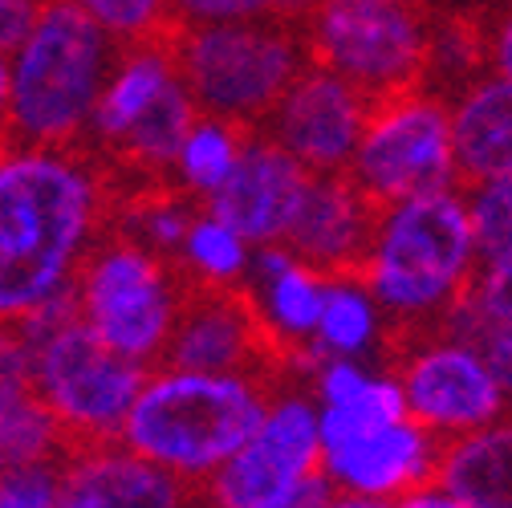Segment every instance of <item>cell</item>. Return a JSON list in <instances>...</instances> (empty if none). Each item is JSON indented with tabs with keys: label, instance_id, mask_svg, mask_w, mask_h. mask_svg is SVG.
I'll return each mask as SVG.
<instances>
[{
	"label": "cell",
	"instance_id": "1",
	"mask_svg": "<svg viewBox=\"0 0 512 508\" xmlns=\"http://www.w3.org/2000/svg\"><path fill=\"white\" fill-rule=\"evenodd\" d=\"M114 216V179L90 147H0V322L74 289V273Z\"/></svg>",
	"mask_w": 512,
	"mask_h": 508
},
{
	"label": "cell",
	"instance_id": "2",
	"mask_svg": "<svg viewBox=\"0 0 512 508\" xmlns=\"http://www.w3.org/2000/svg\"><path fill=\"white\" fill-rule=\"evenodd\" d=\"M277 387L281 383L248 374L155 366L147 370V383L118 439L143 460L200 488L261 427Z\"/></svg>",
	"mask_w": 512,
	"mask_h": 508
},
{
	"label": "cell",
	"instance_id": "3",
	"mask_svg": "<svg viewBox=\"0 0 512 508\" xmlns=\"http://www.w3.org/2000/svg\"><path fill=\"white\" fill-rule=\"evenodd\" d=\"M118 57L122 41H114L98 21H90L70 0H49L25 45L13 53V98L5 114L9 143H86Z\"/></svg>",
	"mask_w": 512,
	"mask_h": 508
},
{
	"label": "cell",
	"instance_id": "4",
	"mask_svg": "<svg viewBox=\"0 0 512 508\" xmlns=\"http://www.w3.org/2000/svg\"><path fill=\"white\" fill-rule=\"evenodd\" d=\"M472 269V212L456 187H447L435 196L395 204L382 216L362 289L391 309L387 334H411L443 322L447 309L464 297Z\"/></svg>",
	"mask_w": 512,
	"mask_h": 508
},
{
	"label": "cell",
	"instance_id": "5",
	"mask_svg": "<svg viewBox=\"0 0 512 508\" xmlns=\"http://www.w3.org/2000/svg\"><path fill=\"white\" fill-rule=\"evenodd\" d=\"M29 350V383L70 448L114 443L147 383V366L114 354L82 317L74 289L17 326Z\"/></svg>",
	"mask_w": 512,
	"mask_h": 508
},
{
	"label": "cell",
	"instance_id": "6",
	"mask_svg": "<svg viewBox=\"0 0 512 508\" xmlns=\"http://www.w3.org/2000/svg\"><path fill=\"white\" fill-rule=\"evenodd\" d=\"M175 61L200 114L240 122L248 131H256L305 66H313L305 29L285 17L179 25Z\"/></svg>",
	"mask_w": 512,
	"mask_h": 508
},
{
	"label": "cell",
	"instance_id": "7",
	"mask_svg": "<svg viewBox=\"0 0 512 508\" xmlns=\"http://www.w3.org/2000/svg\"><path fill=\"white\" fill-rule=\"evenodd\" d=\"M183 289H187L183 261L163 257V252L118 228L114 220L102 228V236L94 240V248L74 273L78 317L114 354L147 370L163 362Z\"/></svg>",
	"mask_w": 512,
	"mask_h": 508
},
{
	"label": "cell",
	"instance_id": "8",
	"mask_svg": "<svg viewBox=\"0 0 512 508\" xmlns=\"http://www.w3.org/2000/svg\"><path fill=\"white\" fill-rule=\"evenodd\" d=\"M309 61L350 86L370 102L407 90H427L431 57V17L423 5L395 0H317L301 21Z\"/></svg>",
	"mask_w": 512,
	"mask_h": 508
},
{
	"label": "cell",
	"instance_id": "9",
	"mask_svg": "<svg viewBox=\"0 0 512 508\" xmlns=\"http://www.w3.org/2000/svg\"><path fill=\"white\" fill-rule=\"evenodd\" d=\"M382 342L391 350V374L399 378L407 415L439 443L508 415L512 399L484 350L443 322L431 330L387 334Z\"/></svg>",
	"mask_w": 512,
	"mask_h": 508
},
{
	"label": "cell",
	"instance_id": "10",
	"mask_svg": "<svg viewBox=\"0 0 512 508\" xmlns=\"http://www.w3.org/2000/svg\"><path fill=\"white\" fill-rule=\"evenodd\" d=\"M346 175L382 208L456 187L447 102L423 86L374 102Z\"/></svg>",
	"mask_w": 512,
	"mask_h": 508
},
{
	"label": "cell",
	"instance_id": "11",
	"mask_svg": "<svg viewBox=\"0 0 512 508\" xmlns=\"http://www.w3.org/2000/svg\"><path fill=\"white\" fill-rule=\"evenodd\" d=\"M159 366L200 370V374H248V378L285 383V370L297 366V358L281 346L261 297L248 285L204 281L187 269L179 317Z\"/></svg>",
	"mask_w": 512,
	"mask_h": 508
},
{
	"label": "cell",
	"instance_id": "12",
	"mask_svg": "<svg viewBox=\"0 0 512 508\" xmlns=\"http://www.w3.org/2000/svg\"><path fill=\"white\" fill-rule=\"evenodd\" d=\"M317 484H322V415L309 395L281 383L261 427L200 484V504L281 508Z\"/></svg>",
	"mask_w": 512,
	"mask_h": 508
},
{
	"label": "cell",
	"instance_id": "13",
	"mask_svg": "<svg viewBox=\"0 0 512 508\" xmlns=\"http://www.w3.org/2000/svg\"><path fill=\"white\" fill-rule=\"evenodd\" d=\"M387 212L391 208L366 196L346 171L309 175V187L277 248L326 285H362Z\"/></svg>",
	"mask_w": 512,
	"mask_h": 508
},
{
	"label": "cell",
	"instance_id": "14",
	"mask_svg": "<svg viewBox=\"0 0 512 508\" xmlns=\"http://www.w3.org/2000/svg\"><path fill=\"white\" fill-rule=\"evenodd\" d=\"M370 110L374 102L358 86L322 66H305V74L289 86L277 110L256 126V135L289 151L313 175L346 171L362 143Z\"/></svg>",
	"mask_w": 512,
	"mask_h": 508
},
{
	"label": "cell",
	"instance_id": "15",
	"mask_svg": "<svg viewBox=\"0 0 512 508\" xmlns=\"http://www.w3.org/2000/svg\"><path fill=\"white\" fill-rule=\"evenodd\" d=\"M439 439L411 415L322 443V480L334 492L395 504L435 480Z\"/></svg>",
	"mask_w": 512,
	"mask_h": 508
},
{
	"label": "cell",
	"instance_id": "16",
	"mask_svg": "<svg viewBox=\"0 0 512 508\" xmlns=\"http://www.w3.org/2000/svg\"><path fill=\"white\" fill-rule=\"evenodd\" d=\"M309 167H301L289 151L252 135L228 171V179L208 196V216L232 228L244 240L277 244L309 187Z\"/></svg>",
	"mask_w": 512,
	"mask_h": 508
},
{
	"label": "cell",
	"instance_id": "17",
	"mask_svg": "<svg viewBox=\"0 0 512 508\" xmlns=\"http://www.w3.org/2000/svg\"><path fill=\"white\" fill-rule=\"evenodd\" d=\"M61 508H204L200 488L143 460L122 439L70 448L61 460Z\"/></svg>",
	"mask_w": 512,
	"mask_h": 508
},
{
	"label": "cell",
	"instance_id": "18",
	"mask_svg": "<svg viewBox=\"0 0 512 508\" xmlns=\"http://www.w3.org/2000/svg\"><path fill=\"white\" fill-rule=\"evenodd\" d=\"M452 155L464 187L512 175V82L504 74L480 78L456 98Z\"/></svg>",
	"mask_w": 512,
	"mask_h": 508
},
{
	"label": "cell",
	"instance_id": "19",
	"mask_svg": "<svg viewBox=\"0 0 512 508\" xmlns=\"http://www.w3.org/2000/svg\"><path fill=\"white\" fill-rule=\"evenodd\" d=\"M431 484L464 508H512V415L439 443Z\"/></svg>",
	"mask_w": 512,
	"mask_h": 508
},
{
	"label": "cell",
	"instance_id": "20",
	"mask_svg": "<svg viewBox=\"0 0 512 508\" xmlns=\"http://www.w3.org/2000/svg\"><path fill=\"white\" fill-rule=\"evenodd\" d=\"M179 25L167 29L163 37L122 45V57H118V66H114V74H110V82H106V90L98 98L94 122H90V135H86L90 147H98V151L110 147L126 126H131L163 94V86L179 74V61H175Z\"/></svg>",
	"mask_w": 512,
	"mask_h": 508
},
{
	"label": "cell",
	"instance_id": "21",
	"mask_svg": "<svg viewBox=\"0 0 512 508\" xmlns=\"http://www.w3.org/2000/svg\"><path fill=\"white\" fill-rule=\"evenodd\" d=\"M261 273L269 277V301L265 313L281 338V346L297 358L317 366V358H309V350L301 346L309 334H317V322H322V301H326V281H317L309 269L293 265L281 248H269L261 257Z\"/></svg>",
	"mask_w": 512,
	"mask_h": 508
},
{
	"label": "cell",
	"instance_id": "22",
	"mask_svg": "<svg viewBox=\"0 0 512 508\" xmlns=\"http://www.w3.org/2000/svg\"><path fill=\"white\" fill-rule=\"evenodd\" d=\"M256 131L240 122H228V118H212V114H200V122L191 126V135L179 151V163H175V179L196 196H212L216 187L228 179V171L236 167L244 143L252 139Z\"/></svg>",
	"mask_w": 512,
	"mask_h": 508
},
{
	"label": "cell",
	"instance_id": "23",
	"mask_svg": "<svg viewBox=\"0 0 512 508\" xmlns=\"http://www.w3.org/2000/svg\"><path fill=\"white\" fill-rule=\"evenodd\" d=\"M66 452H70V439L61 435L57 419L45 411V403L33 391L0 411V472L57 464L66 460Z\"/></svg>",
	"mask_w": 512,
	"mask_h": 508
},
{
	"label": "cell",
	"instance_id": "24",
	"mask_svg": "<svg viewBox=\"0 0 512 508\" xmlns=\"http://www.w3.org/2000/svg\"><path fill=\"white\" fill-rule=\"evenodd\" d=\"M387 334V322H378V313L366 297L362 285H326L322 301V322H317V354L322 358H354L366 346Z\"/></svg>",
	"mask_w": 512,
	"mask_h": 508
},
{
	"label": "cell",
	"instance_id": "25",
	"mask_svg": "<svg viewBox=\"0 0 512 508\" xmlns=\"http://www.w3.org/2000/svg\"><path fill=\"white\" fill-rule=\"evenodd\" d=\"M468 212L476 236V269H496L512 261V175L468 187Z\"/></svg>",
	"mask_w": 512,
	"mask_h": 508
},
{
	"label": "cell",
	"instance_id": "26",
	"mask_svg": "<svg viewBox=\"0 0 512 508\" xmlns=\"http://www.w3.org/2000/svg\"><path fill=\"white\" fill-rule=\"evenodd\" d=\"M70 5H78L90 21H98L122 45L163 37L167 29L179 25L171 0H70Z\"/></svg>",
	"mask_w": 512,
	"mask_h": 508
},
{
	"label": "cell",
	"instance_id": "27",
	"mask_svg": "<svg viewBox=\"0 0 512 508\" xmlns=\"http://www.w3.org/2000/svg\"><path fill=\"white\" fill-rule=\"evenodd\" d=\"M179 261L204 281H236L244 269V236L212 220L208 212L191 224Z\"/></svg>",
	"mask_w": 512,
	"mask_h": 508
},
{
	"label": "cell",
	"instance_id": "28",
	"mask_svg": "<svg viewBox=\"0 0 512 508\" xmlns=\"http://www.w3.org/2000/svg\"><path fill=\"white\" fill-rule=\"evenodd\" d=\"M317 0H171L175 21L183 25H212V21H248V17H285L305 21Z\"/></svg>",
	"mask_w": 512,
	"mask_h": 508
},
{
	"label": "cell",
	"instance_id": "29",
	"mask_svg": "<svg viewBox=\"0 0 512 508\" xmlns=\"http://www.w3.org/2000/svg\"><path fill=\"white\" fill-rule=\"evenodd\" d=\"M0 508H61V460L0 472Z\"/></svg>",
	"mask_w": 512,
	"mask_h": 508
},
{
	"label": "cell",
	"instance_id": "30",
	"mask_svg": "<svg viewBox=\"0 0 512 508\" xmlns=\"http://www.w3.org/2000/svg\"><path fill=\"white\" fill-rule=\"evenodd\" d=\"M33 391L29 383V350H25V338L17 326H5L0 322V411L9 403L25 399Z\"/></svg>",
	"mask_w": 512,
	"mask_h": 508
},
{
	"label": "cell",
	"instance_id": "31",
	"mask_svg": "<svg viewBox=\"0 0 512 508\" xmlns=\"http://www.w3.org/2000/svg\"><path fill=\"white\" fill-rule=\"evenodd\" d=\"M472 342L484 350V358L492 362L496 378L504 383V391L512 399V317H508V322H488Z\"/></svg>",
	"mask_w": 512,
	"mask_h": 508
},
{
	"label": "cell",
	"instance_id": "32",
	"mask_svg": "<svg viewBox=\"0 0 512 508\" xmlns=\"http://www.w3.org/2000/svg\"><path fill=\"white\" fill-rule=\"evenodd\" d=\"M391 508H464L460 500H452L443 488H435V484H423V488H415V492H407L403 500H395Z\"/></svg>",
	"mask_w": 512,
	"mask_h": 508
},
{
	"label": "cell",
	"instance_id": "33",
	"mask_svg": "<svg viewBox=\"0 0 512 508\" xmlns=\"http://www.w3.org/2000/svg\"><path fill=\"white\" fill-rule=\"evenodd\" d=\"M317 508H391V504H382V500H366V496H350V492H334L326 488L322 500H317Z\"/></svg>",
	"mask_w": 512,
	"mask_h": 508
},
{
	"label": "cell",
	"instance_id": "34",
	"mask_svg": "<svg viewBox=\"0 0 512 508\" xmlns=\"http://www.w3.org/2000/svg\"><path fill=\"white\" fill-rule=\"evenodd\" d=\"M496 66H500V74L512 82V17L500 25V33H496Z\"/></svg>",
	"mask_w": 512,
	"mask_h": 508
},
{
	"label": "cell",
	"instance_id": "35",
	"mask_svg": "<svg viewBox=\"0 0 512 508\" xmlns=\"http://www.w3.org/2000/svg\"><path fill=\"white\" fill-rule=\"evenodd\" d=\"M9 98H13V57L0 53V126H5L9 114Z\"/></svg>",
	"mask_w": 512,
	"mask_h": 508
},
{
	"label": "cell",
	"instance_id": "36",
	"mask_svg": "<svg viewBox=\"0 0 512 508\" xmlns=\"http://www.w3.org/2000/svg\"><path fill=\"white\" fill-rule=\"evenodd\" d=\"M330 484L322 480V484H317V488H309L305 496H297V500H289V504H281V508H317V500H322V492H326Z\"/></svg>",
	"mask_w": 512,
	"mask_h": 508
},
{
	"label": "cell",
	"instance_id": "37",
	"mask_svg": "<svg viewBox=\"0 0 512 508\" xmlns=\"http://www.w3.org/2000/svg\"><path fill=\"white\" fill-rule=\"evenodd\" d=\"M395 5H423V0H395Z\"/></svg>",
	"mask_w": 512,
	"mask_h": 508
}]
</instances>
